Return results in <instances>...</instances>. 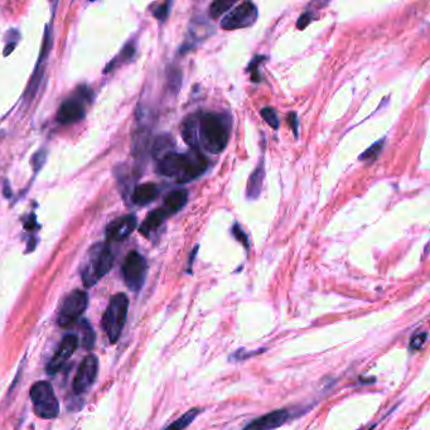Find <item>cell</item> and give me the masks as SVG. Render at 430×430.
I'll return each mask as SVG.
<instances>
[{
	"label": "cell",
	"mask_w": 430,
	"mask_h": 430,
	"mask_svg": "<svg viewBox=\"0 0 430 430\" xmlns=\"http://www.w3.org/2000/svg\"><path fill=\"white\" fill-rule=\"evenodd\" d=\"M173 149H175V139L172 136L165 134L155 139L153 148H152V153H153L154 158L160 160L165 155L173 153Z\"/></svg>",
	"instance_id": "cell-19"
},
{
	"label": "cell",
	"mask_w": 430,
	"mask_h": 430,
	"mask_svg": "<svg viewBox=\"0 0 430 430\" xmlns=\"http://www.w3.org/2000/svg\"><path fill=\"white\" fill-rule=\"evenodd\" d=\"M426 340H428L426 332H419V333L414 334L413 338L410 341V350H413V351L421 350V347L425 345Z\"/></svg>",
	"instance_id": "cell-26"
},
{
	"label": "cell",
	"mask_w": 430,
	"mask_h": 430,
	"mask_svg": "<svg viewBox=\"0 0 430 430\" xmlns=\"http://www.w3.org/2000/svg\"><path fill=\"white\" fill-rule=\"evenodd\" d=\"M14 47H16V45H11V43H9V45H6V52H4V55H6V56H8V55H9L11 52H13V50H14Z\"/></svg>",
	"instance_id": "cell-34"
},
{
	"label": "cell",
	"mask_w": 430,
	"mask_h": 430,
	"mask_svg": "<svg viewBox=\"0 0 430 430\" xmlns=\"http://www.w3.org/2000/svg\"><path fill=\"white\" fill-rule=\"evenodd\" d=\"M134 53H136V48H134V45H125L124 50L121 52V57L124 58L125 61H129L134 56Z\"/></svg>",
	"instance_id": "cell-33"
},
{
	"label": "cell",
	"mask_w": 430,
	"mask_h": 430,
	"mask_svg": "<svg viewBox=\"0 0 430 430\" xmlns=\"http://www.w3.org/2000/svg\"><path fill=\"white\" fill-rule=\"evenodd\" d=\"M168 214L165 212L163 209H158V210H154L147 216V219L144 220L142 224V226L139 228V231L144 236H149L152 232L158 230L159 227L163 225L165 219L168 217Z\"/></svg>",
	"instance_id": "cell-18"
},
{
	"label": "cell",
	"mask_w": 430,
	"mask_h": 430,
	"mask_svg": "<svg viewBox=\"0 0 430 430\" xmlns=\"http://www.w3.org/2000/svg\"><path fill=\"white\" fill-rule=\"evenodd\" d=\"M231 136V119L226 114L199 113V148L206 152L219 154L227 147Z\"/></svg>",
	"instance_id": "cell-2"
},
{
	"label": "cell",
	"mask_w": 430,
	"mask_h": 430,
	"mask_svg": "<svg viewBox=\"0 0 430 430\" xmlns=\"http://www.w3.org/2000/svg\"><path fill=\"white\" fill-rule=\"evenodd\" d=\"M79 337L75 334H68L62 342L60 343V347L57 350L56 353L53 355L50 363L47 365V373L48 374H56L61 368L65 366V363H67L68 358L74 355L75 351L79 347Z\"/></svg>",
	"instance_id": "cell-10"
},
{
	"label": "cell",
	"mask_w": 430,
	"mask_h": 430,
	"mask_svg": "<svg viewBox=\"0 0 430 430\" xmlns=\"http://www.w3.org/2000/svg\"><path fill=\"white\" fill-rule=\"evenodd\" d=\"M264 178H265V165H264V159H261L260 163L255 168L254 172L250 176L248 182V188H246V197L250 201L259 199L263 184H264Z\"/></svg>",
	"instance_id": "cell-15"
},
{
	"label": "cell",
	"mask_w": 430,
	"mask_h": 430,
	"mask_svg": "<svg viewBox=\"0 0 430 430\" xmlns=\"http://www.w3.org/2000/svg\"><path fill=\"white\" fill-rule=\"evenodd\" d=\"M45 150H40L38 153H35L32 158V165H33L34 172H38V170L43 167L45 162Z\"/></svg>",
	"instance_id": "cell-28"
},
{
	"label": "cell",
	"mask_w": 430,
	"mask_h": 430,
	"mask_svg": "<svg viewBox=\"0 0 430 430\" xmlns=\"http://www.w3.org/2000/svg\"><path fill=\"white\" fill-rule=\"evenodd\" d=\"M85 116V108L77 100H67L63 102L57 113V121L60 124L68 125L77 123Z\"/></svg>",
	"instance_id": "cell-13"
},
{
	"label": "cell",
	"mask_w": 430,
	"mask_h": 430,
	"mask_svg": "<svg viewBox=\"0 0 430 430\" xmlns=\"http://www.w3.org/2000/svg\"><path fill=\"white\" fill-rule=\"evenodd\" d=\"M232 235L235 236V238L238 240V243H243V246H245V249H249V238H248V235L243 232V228H241V226H240L238 224H235L233 227H232Z\"/></svg>",
	"instance_id": "cell-27"
},
{
	"label": "cell",
	"mask_w": 430,
	"mask_h": 430,
	"mask_svg": "<svg viewBox=\"0 0 430 430\" xmlns=\"http://www.w3.org/2000/svg\"><path fill=\"white\" fill-rule=\"evenodd\" d=\"M188 192L186 189H176L167 196L165 199V206L162 207L168 215L177 214L187 204Z\"/></svg>",
	"instance_id": "cell-16"
},
{
	"label": "cell",
	"mask_w": 430,
	"mask_h": 430,
	"mask_svg": "<svg viewBox=\"0 0 430 430\" xmlns=\"http://www.w3.org/2000/svg\"><path fill=\"white\" fill-rule=\"evenodd\" d=\"M170 3H165V4H162V6H159L157 8V11H154V17L159 19V21H165L167 17H168V14H170Z\"/></svg>",
	"instance_id": "cell-30"
},
{
	"label": "cell",
	"mask_w": 430,
	"mask_h": 430,
	"mask_svg": "<svg viewBox=\"0 0 430 430\" xmlns=\"http://www.w3.org/2000/svg\"><path fill=\"white\" fill-rule=\"evenodd\" d=\"M114 254L108 245L97 243L86 256L81 277L86 287H92L113 268Z\"/></svg>",
	"instance_id": "cell-3"
},
{
	"label": "cell",
	"mask_w": 430,
	"mask_h": 430,
	"mask_svg": "<svg viewBox=\"0 0 430 430\" xmlns=\"http://www.w3.org/2000/svg\"><path fill=\"white\" fill-rule=\"evenodd\" d=\"M199 113L188 115L182 123V138L189 147L194 150H199L197 131H199Z\"/></svg>",
	"instance_id": "cell-14"
},
{
	"label": "cell",
	"mask_w": 430,
	"mask_h": 430,
	"mask_svg": "<svg viewBox=\"0 0 430 430\" xmlns=\"http://www.w3.org/2000/svg\"><path fill=\"white\" fill-rule=\"evenodd\" d=\"M288 124L289 126L292 128V131H293V133H294L295 138H297V136H298V116H297V114H289Z\"/></svg>",
	"instance_id": "cell-32"
},
{
	"label": "cell",
	"mask_w": 430,
	"mask_h": 430,
	"mask_svg": "<svg viewBox=\"0 0 430 430\" xmlns=\"http://www.w3.org/2000/svg\"><path fill=\"white\" fill-rule=\"evenodd\" d=\"M382 148H384V139L377 140L375 144H373L371 147L363 152V154L360 155V158L358 159H360L361 162H373V160H375V159L379 157L381 150H382Z\"/></svg>",
	"instance_id": "cell-23"
},
{
	"label": "cell",
	"mask_w": 430,
	"mask_h": 430,
	"mask_svg": "<svg viewBox=\"0 0 430 430\" xmlns=\"http://www.w3.org/2000/svg\"><path fill=\"white\" fill-rule=\"evenodd\" d=\"M128 309H129V299L123 293H118L110 299L108 308L102 317V329H105L111 343L118 342L120 338V334L123 332L126 323Z\"/></svg>",
	"instance_id": "cell-4"
},
{
	"label": "cell",
	"mask_w": 430,
	"mask_h": 430,
	"mask_svg": "<svg viewBox=\"0 0 430 430\" xmlns=\"http://www.w3.org/2000/svg\"><path fill=\"white\" fill-rule=\"evenodd\" d=\"M180 86H181V72L180 70H173V72H170V87L177 92L180 90Z\"/></svg>",
	"instance_id": "cell-29"
},
{
	"label": "cell",
	"mask_w": 430,
	"mask_h": 430,
	"mask_svg": "<svg viewBox=\"0 0 430 430\" xmlns=\"http://www.w3.org/2000/svg\"><path fill=\"white\" fill-rule=\"evenodd\" d=\"M199 413H201V409H191L187 413L183 414L180 419H177L176 421H173L172 424L168 425L165 430H184L188 425L192 424L193 420L196 419V417Z\"/></svg>",
	"instance_id": "cell-20"
},
{
	"label": "cell",
	"mask_w": 430,
	"mask_h": 430,
	"mask_svg": "<svg viewBox=\"0 0 430 430\" xmlns=\"http://www.w3.org/2000/svg\"><path fill=\"white\" fill-rule=\"evenodd\" d=\"M209 168V159L204 157L199 150H194L189 154L173 153L165 155L158 160L159 175L173 178L177 183H188L202 176Z\"/></svg>",
	"instance_id": "cell-1"
},
{
	"label": "cell",
	"mask_w": 430,
	"mask_h": 430,
	"mask_svg": "<svg viewBox=\"0 0 430 430\" xmlns=\"http://www.w3.org/2000/svg\"><path fill=\"white\" fill-rule=\"evenodd\" d=\"M81 343L86 350H90L95 345V332L86 321L81 323Z\"/></svg>",
	"instance_id": "cell-22"
},
{
	"label": "cell",
	"mask_w": 430,
	"mask_h": 430,
	"mask_svg": "<svg viewBox=\"0 0 430 430\" xmlns=\"http://www.w3.org/2000/svg\"><path fill=\"white\" fill-rule=\"evenodd\" d=\"M264 60H266L265 56H258L255 57L253 60V62L250 63L249 71L251 74V79L254 82H260V72H259V65H260Z\"/></svg>",
	"instance_id": "cell-25"
},
{
	"label": "cell",
	"mask_w": 430,
	"mask_h": 430,
	"mask_svg": "<svg viewBox=\"0 0 430 430\" xmlns=\"http://www.w3.org/2000/svg\"><path fill=\"white\" fill-rule=\"evenodd\" d=\"M159 189L153 183H144L134 189L133 201L139 206H147L152 204L158 197Z\"/></svg>",
	"instance_id": "cell-17"
},
{
	"label": "cell",
	"mask_w": 430,
	"mask_h": 430,
	"mask_svg": "<svg viewBox=\"0 0 430 430\" xmlns=\"http://www.w3.org/2000/svg\"><path fill=\"white\" fill-rule=\"evenodd\" d=\"M289 414L287 409H277L270 413L261 415L259 418L250 421L243 430H274L285 424L289 420Z\"/></svg>",
	"instance_id": "cell-11"
},
{
	"label": "cell",
	"mask_w": 430,
	"mask_h": 430,
	"mask_svg": "<svg viewBox=\"0 0 430 430\" xmlns=\"http://www.w3.org/2000/svg\"><path fill=\"white\" fill-rule=\"evenodd\" d=\"M97 374H99V360L97 356L86 357L79 365V370L75 376L74 392L76 395H82L90 390L91 386L95 384Z\"/></svg>",
	"instance_id": "cell-9"
},
{
	"label": "cell",
	"mask_w": 430,
	"mask_h": 430,
	"mask_svg": "<svg viewBox=\"0 0 430 430\" xmlns=\"http://www.w3.org/2000/svg\"><path fill=\"white\" fill-rule=\"evenodd\" d=\"M233 6H236L235 0H216L211 4L209 13H210L211 18L216 19V18L221 17L224 13L230 11Z\"/></svg>",
	"instance_id": "cell-21"
},
{
	"label": "cell",
	"mask_w": 430,
	"mask_h": 430,
	"mask_svg": "<svg viewBox=\"0 0 430 430\" xmlns=\"http://www.w3.org/2000/svg\"><path fill=\"white\" fill-rule=\"evenodd\" d=\"M121 272L128 288L131 289L133 292H139L145 282L147 261L139 253L131 251L125 258Z\"/></svg>",
	"instance_id": "cell-8"
},
{
	"label": "cell",
	"mask_w": 430,
	"mask_h": 430,
	"mask_svg": "<svg viewBox=\"0 0 430 430\" xmlns=\"http://www.w3.org/2000/svg\"><path fill=\"white\" fill-rule=\"evenodd\" d=\"M260 115L263 116V119L269 124V126H272L274 131H277L279 128V119H277V115L274 109L264 108L261 110Z\"/></svg>",
	"instance_id": "cell-24"
},
{
	"label": "cell",
	"mask_w": 430,
	"mask_h": 430,
	"mask_svg": "<svg viewBox=\"0 0 430 430\" xmlns=\"http://www.w3.org/2000/svg\"><path fill=\"white\" fill-rule=\"evenodd\" d=\"M259 16L258 8L251 1H243L228 11L221 21V28L225 31H235L251 27Z\"/></svg>",
	"instance_id": "cell-6"
},
{
	"label": "cell",
	"mask_w": 430,
	"mask_h": 430,
	"mask_svg": "<svg viewBox=\"0 0 430 430\" xmlns=\"http://www.w3.org/2000/svg\"><path fill=\"white\" fill-rule=\"evenodd\" d=\"M136 227V217L133 215L120 217L118 220L113 221L106 230V238L109 241H121L125 240L134 231Z\"/></svg>",
	"instance_id": "cell-12"
},
{
	"label": "cell",
	"mask_w": 430,
	"mask_h": 430,
	"mask_svg": "<svg viewBox=\"0 0 430 430\" xmlns=\"http://www.w3.org/2000/svg\"><path fill=\"white\" fill-rule=\"evenodd\" d=\"M374 426H375V425H374ZM374 426H371V428H368V429H366V430H373V429H374Z\"/></svg>",
	"instance_id": "cell-35"
},
{
	"label": "cell",
	"mask_w": 430,
	"mask_h": 430,
	"mask_svg": "<svg viewBox=\"0 0 430 430\" xmlns=\"http://www.w3.org/2000/svg\"><path fill=\"white\" fill-rule=\"evenodd\" d=\"M89 298L85 292L82 290H74L72 293L63 299L62 306L58 313V324L62 327H68L74 324L87 308Z\"/></svg>",
	"instance_id": "cell-7"
},
{
	"label": "cell",
	"mask_w": 430,
	"mask_h": 430,
	"mask_svg": "<svg viewBox=\"0 0 430 430\" xmlns=\"http://www.w3.org/2000/svg\"><path fill=\"white\" fill-rule=\"evenodd\" d=\"M34 413L42 419H55L60 414V404L53 386L48 381L35 382L29 391Z\"/></svg>",
	"instance_id": "cell-5"
},
{
	"label": "cell",
	"mask_w": 430,
	"mask_h": 430,
	"mask_svg": "<svg viewBox=\"0 0 430 430\" xmlns=\"http://www.w3.org/2000/svg\"><path fill=\"white\" fill-rule=\"evenodd\" d=\"M312 19H313V16H312L309 11H307L304 14H302V17L298 19V24H297V27L299 29L306 28L307 26L312 22Z\"/></svg>",
	"instance_id": "cell-31"
}]
</instances>
